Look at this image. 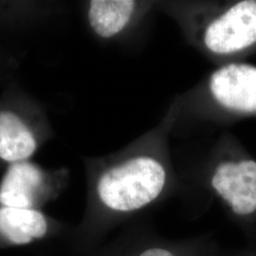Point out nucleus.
I'll return each instance as SVG.
<instances>
[{
	"label": "nucleus",
	"instance_id": "nucleus-4",
	"mask_svg": "<svg viewBox=\"0 0 256 256\" xmlns=\"http://www.w3.org/2000/svg\"><path fill=\"white\" fill-rule=\"evenodd\" d=\"M210 92L214 100L227 110L256 113V66L229 64L212 74Z\"/></svg>",
	"mask_w": 256,
	"mask_h": 256
},
{
	"label": "nucleus",
	"instance_id": "nucleus-7",
	"mask_svg": "<svg viewBox=\"0 0 256 256\" xmlns=\"http://www.w3.org/2000/svg\"><path fill=\"white\" fill-rule=\"evenodd\" d=\"M46 216L34 209L0 207V234L10 242L25 245L46 236Z\"/></svg>",
	"mask_w": 256,
	"mask_h": 256
},
{
	"label": "nucleus",
	"instance_id": "nucleus-3",
	"mask_svg": "<svg viewBox=\"0 0 256 256\" xmlns=\"http://www.w3.org/2000/svg\"><path fill=\"white\" fill-rule=\"evenodd\" d=\"M210 189L238 218L256 212V162L250 158L223 160L216 165L209 180Z\"/></svg>",
	"mask_w": 256,
	"mask_h": 256
},
{
	"label": "nucleus",
	"instance_id": "nucleus-8",
	"mask_svg": "<svg viewBox=\"0 0 256 256\" xmlns=\"http://www.w3.org/2000/svg\"><path fill=\"white\" fill-rule=\"evenodd\" d=\"M136 3L129 0H93L90 3L88 21L94 32L102 38H111L128 25Z\"/></svg>",
	"mask_w": 256,
	"mask_h": 256
},
{
	"label": "nucleus",
	"instance_id": "nucleus-2",
	"mask_svg": "<svg viewBox=\"0 0 256 256\" xmlns=\"http://www.w3.org/2000/svg\"><path fill=\"white\" fill-rule=\"evenodd\" d=\"M202 42L212 54L230 55L256 43V1L234 3L207 23Z\"/></svg>",
	"mask_w": 256,
	"mask_h": 256
},
{
	"label": "nucleus",
	"instance_id": "nucleus-1",
	"mask_svg": "<svg viewBox=\"0 0 256 256\" xmlns=\"http://www.w3.org/2000/svg\"><path fill=\"white\" fill-rule=\"evenodd\" d=\"M168 184V171L160 160L138 156L106 168L96 180L95 192L104 210L122 218L160 200Z\"/></svg>",
	"mask_w": 256,
	"mask_h": 256
},
{
	"label": "nucleus",
	"instance_id": "nucleus-5",
	"mask_svg": "<svg viewBox=\"0 0 256 256\" xmlns=\"http://www.w3.org/2000/svg\"><path fill=\"white\" fill-rule=\"evenodd\" d=\"M45 182V174L28 162L10 165L0 183L1 207L34 209Z\"/></svg>",
	"mask_w": 256,
	"mask_h": 256
},
{
	"label": "nucleus",
	"instance_id": "nucleus-6",
	"mask_svg": "<svg viewBox=\"0 0 256 256\" xmlns=\"http://www.w3.org/2000/svg\"><path fill=\"white\" fill-rule=\"evenodd\" d=\"M37 149V140L16 113L0 111V160L12 164L27 162Z\"/></svg>",
	"mask_w": 256,
	"mask_h": 256
}]
</instances>
